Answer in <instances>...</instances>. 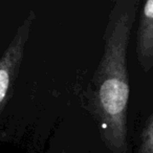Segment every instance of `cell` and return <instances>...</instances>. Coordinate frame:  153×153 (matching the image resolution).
Wrapping results in <instances>:
<instances>
[{
	"instance_id": "obj_1",
	"label": "cell",
	"mask_w": 153,
	"mask_h": 153,
	"mask_svg": "<svg viewBox=\"0 0 153 153\" xmlns=\"http://www.w3.org/2000/svg\"><path fill=\"white\" fill-rule=\"evenodd\" d=\"M136 1H117L104 33V51L86 89V108L110 152L127 151L129 76L127 48L135 19Z\"/></svg>"
},
{
	"instance_id": "obj_2",
	"label": "cell",
	"mask_w": 153,
	"mask_h": 153,
	"mask_svg": "<svg viewBox=\"0 0 153 153\" xmlns=\"http://www.w3.org/2000/svg\"><path fill=\"white\" fill-rule=\"evenodd\" d=\"M35 20L36 13L30 10L0 57V117L13 94Z\"/></svg>"
},
{
	"instance_id": "obj_3",
	"label": "cell",
	"mask_w": 153,
	"mask_h": 153,
	"mask_svg": "<svg viewBox=\"0 0 153 153\" xmlns=\"http://www.w3.org/2000/svg\"><path fill=\"white\" fill-rule=\"evenodd\" d=\"M136 53L140 66L148 70L153 64V0L145 3L136 39Z\"/></svg>"
},
{
	"instance_id": "obj_4",
	"label": "cell",
	"mask_w": 153,
	"mask_h": 153,
	"mask_svg": "<svg viewBox=\"0 0 153 153\" xmlns=\"http://www.w3.org/2000/svg\"><path fill=\"white\" fill-rule=\"evenodd\" d=\"M138 153H153V117L149 120L142 135V144Z\"/></svg>"
},
{
	"instance_id": "obj_5",
	"label": "cell",
	"mask_w": 153,
	"mask_h": 153,
	"mask_svg": "<svg viewBox=\"0 0 153 153\" xmlns=\"http://www.w3.org/2000/svg\"><path fill=\"white\" fill-rule=\"evenodd\" d=\"M61 153H66V152H65V151H62V152H61Z\"/></svg>"
}]
</instances>
